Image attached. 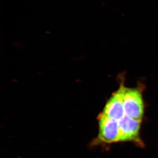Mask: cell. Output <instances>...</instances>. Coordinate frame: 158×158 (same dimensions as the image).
<instances>
[{
	"label": "cell",
	"instance_id": "6da1fadb",
	"mask_svg": "<svg viewBox=\"0 0 158 158\" xmlns=\"http://www.w3.org/2000/svg\"><path fill=\"white\" fill-rule=\"evenodd\" d=\"M142 87L127 88L123 93V105L125 115L136 119L142 120L144 113V103Z\"/></svg>",
	"mask_w": 158,
	"mask_h": 158
},
{
	"label": "cell",
	"instance_id": "7a4b0ae2",
	"mask_svg": "<svg viewBox=\"0 0 158 158\" xmlns=\"http://www.w3.org/2000/svg\"><path fill=\"white\" fill-rule=\"evenodd\" d=\"M142 120L136 119L125 115L119 122L120 142H130L143 147L144 143L140 137Z\"/></svg>",
	"mask_w": 158,
	"mask_h": 158
},
{
	"label": "cell",
	"instance_id": "3957f363",
	"mask_svg": "<svg viewBox=\"0 0 158 158\" xmlns=\"http://www.w3.org/2000/svg\"><path fill=\"white\" fill-rule=\"evenodd\" d=\"M99 134L97 142L111 143L120 142L119 122L106 116L102 112L98 116Z\"/></svg>",
	"mask_w": 158,
	"mask_h": 158
},
{
	"label": "cell",
	"instance_id": "277c9868",
	"mask_svg": "<svg viewBox=\"0 0 158 158\" xmlns=\"http://www.w3.org/2000/svg\"><path fill=\"white\" fill-rule=\"evenodd\" d=\"M125 88L122 82L119 88L112 94L106 103L102 113L106 116L119 121L125 116L123 105V93Z\"/></svg>",
	"mask_w": 158,
	"mask_h": 158
}]
</instances>
